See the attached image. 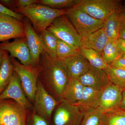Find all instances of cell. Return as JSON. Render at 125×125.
Here are the masks:
<instances>
[{"instance_id": "obj_1", "label": "cell", "mask_w": 125, "mask_h": 125, "mask_svg": "<svg viewBox=\"0 0 125 125\" xmlns=\"http://www.w3.org/2000/svg\"><path fill=\"white\" fill-rule=\"evenodd\" d=\"M39 79L47 92L58 102L63 99L70 76L63 60L51 57L46 52L41 54Z\"/></svg>"}, {"instance_id": "obj_2", "label": "cell", "mask_w": 125, "mask_h": 125, "mask_svg": "<svg viewBox=\"0 0 125 125\" xmlns=\"http://www.w3.org/2000/svg\"><path fill=\"white\" fill-rule=\"evenodd\" d=\"M66 10L52 9L37 3L26 7L16 8L13 11L28 18L36 33L39 34L47 29L56 18L65 14Z\"/></svg>"}, {"instance_id": "obj_3", "label": "cell", "mask_w": 125, "mask_h": 125, "mask_svg": "<svg viewBox=\"0 0 125 125\" xmlns=\"http://www.w3.org/2000/svg\"><path fill=\"white\" fill-rule=\"evenodd\" d=\"M10 59L13 65L14 70L19 78L25 95L33 104L40 74V67L24 65L15 58L10 57Z\"/></svg>"}, {"instance_id": "obj_4", "label": "cell", "mask_w": 125, "mask_h": 125, "mask_svg": "<svg viewBox=\"0 0 125 125\" xmlns=\"http://www.w3.org/2000/svg\"><path fill=\"white\" fill-rule=\"evenodd\" d=\"M75 6L94 19L103 21L122 7L118 0H81Z\"/></svg>"}, {"instance_id": "obj_5", "label": "cell", "mask_w": 125, "mask_h": 125, "mask_svg": "<svg viewBox=\"0 0 125 125\" xmlns=\"http://www.w3.org/2000/svg\"><path fill=\"white\" fill-rule=\"evenodd\" d=\"M65 15L81 37L103 27L104 21L94 19L76 6L67 9Z\"/></svg>"}, {"instance_id": "obj_6", "label": "cell", "mask_w": 125, "mask_h": 125, "mask_svg": "<svg viewBox=\"0 0 125 125\" xmlns=\"http://www.w3.org/2000/svg\"><path fill=\"white\" fill-rule=\"evenodd\" d=\"M47 30L57 38L80 48L81 37L65 14L56 18Z\"/></svg>"}, {"instance_id": "obj_7", "label": "cell", "mask_w": 125, "mask_h": 125, "mask_svg": "<svg viewBox=\"0 0 125 125\" xmlns=\"http://www.w3.org/2000/svg\"><path fill=\"white\" fill-rule=\"evenodd\" d=\"M30 111L13 100H0V125H28Z\"/></svg>"}, {"instance_id": "obj_8", "label": "cell", "mask_w": 125, "mask_h": 125, "mask_svg": "<svg viewBox=\"0 0 125 125\" xmlns=\"http://www.w3.org/2000/svg\"><path fill=\"white\" fill-rule=\"evenodd\" d=\"M84 114L78 106L62 99L52 114V125H80Z\"/></svg>"}, {"instance_id": "obj_9", "label": "cell", "mask_w": 125, "mask_h": 125, "mask_svg": "<svg viewBox=\"0 0 125 125\" xmlns=\"http://www.w3.org/2000/svg\"><path fill=\"white\" fill-rule=\"evenodd\" d=\"M58 103L47 92L39 78L33 104L34 111L50 122Z\"/></svg>"}, {"instance_id": "obj_10", "label": "cell", "mask_w": 125, "mask_h": 125, "mask_svg": "<svg viewBox=\"0 0 125 125\" xmlns=\"http://www.w3.org/2000/svg\"><path fill=\"white\" fill-rule=\"evenodd\" d=\"M13 100L24 109L32 111L33 104L27 98L18 75L14 71L10 81L4 92L0 94V100Z\"/></svg>"}, {"instance_id": "obj_11", "label": "cell", "mask_w": 125, "mask_h": 125, "mask_svg": "<svg viewBox=\"0 0 125 125\" xmlns=\"http://www.w3.org/2000/svg\"><path fill=\"white\" fill-rule=\"evenodd\" d=\"M0 48L9 52L10 57L17 58L22 64L32 66V58L25 37L15 39L13 42H2L0 43Z\"/></svg>"}, {"instance_id": "obj_12", "label": "cell", "mask_w": 125, "mask_h": 125, "mask_svg": "<svg viewBox=\"0 0 125 125\" xmlns=\"http://www.w3.org/2000/svg\"><path fill=\"white\" fill-rule=\"evenodd\" d=\"M23 22L24 25L25 34L27 45L31 54L32 66L39 67L40 55L44 51L42 40L39 34L34 29L30 21L24 17Z\"/></svg>"}, {"instance_id": "obj_13", "label": "cell", "mask_w": 125, "mask_h": 125, "mask_svg": "<svg viewBox=\"0 0 125 125\" xmlns=\"http://www.w3.org/2000/svg\"><path fill=\"white\" fill-rule=\"evenodd\" d=\"M25 37L24 25L21 21L0 13V42Z\"/></svg>"}, {"instance_id": "obj_14", "label": "cell", "mask_w": 125, "mask_h": 125, "mask_svg": "<svg viewBox=\"0 0 125 125\" xmlns=\"http://www.w3.org/2000/svg\"><path fill=\"white\" fill-rule=\"evenodd\" d=\"M123 90L110 82L102 91L98 108L105 113L120 108Z\"/></svg>"}, {"instance_id": "obj_15", "label": "cell", "mask_w": 125, "mask_h": 125, "mask_svg": "<svg viewBox=\"0 0 125 125\" xmlns=\"http://www.w3.org/2000/svg\"><path fill=\"white\" fill-rule=\"evenodd\" d=\"M84 87L102 91L110 83L104 70L90 66L89 69L79 78Z\"/></svg>"}, {"instance_id": "obj_16", "label": "cell", "mask_w": 125, "mask_h": 125, "mask_svg": "<svg viewBox=\"0 0 125 125\" xmlns=\"http://www.w3.org/2000/svg\"><path fill=\"white\" fill-rule=\"evenodd\" d=\"M70 78H79L85 73L90 67L89 62L81 54L64 59Z\"/></svg>"}, {"instance_id": "obj_17", "label": "cell", "mask_w": 125, "mask_h": 125, "mask_svg": "<svg viewBox=\"0 0 125 125\" xmlns=\"http://www.w3.org/2000/svg\"><path fill=\"white\" fill-rule=\"evenodd\" d=\"M109 41L103 28L81 37L80 47L95 50L100 53Z\"/></svg>"}, {"instance_id": "obj_18", "label": "cell", "mask_w": 125, "mask_h": 125, "mask_svg": "<svg viewBox=\"0 0 125 125\" xmlns=\"http://www.w3.org/2000/svg\"><path fill=\"white\" fill-rule=\"evenodd\" d=\"M102 91L84 87L82 98L77 106L84 113L97 108Z\"/></svg>"}, {"instance_id": "obj_19", "label": "cell", "mask_w": 125, "mask_h": 125, "mask_svg": "<svg viewBox=\"0 0 125 125\" xmlns=\"http://www.w3.org/2000/svg\"><path fill=\"white\" fill-rule=\"evenodd\" d=\"M84 87L78 78H70L62 99L72 105L78 106L82 98Z\"/></svg>"}, {"instance_id": "obj_20", "label": "cell", "mask_w": 125, "mask_h": 125, "mask_svg": "<svg viewBox=\"0 0 125 125\" xmlns=\"http://www.w3.org/2000/svg\"><path fill=\"white\" fill-rule=\"evenodd\" d=\"M8 52L3 51L0 67V94L5 89L11 79L14 71V66Z\"/></svg>"}, {"instance_id": "obj_21", "label": "cell", "mask_w": 125, "mask_h": 125, "mask_svg": "<svg viewBox=\"0 0 125 125\" xmlns=\"http://www.w3.org/2000/svg\"><path fill=\"white\" fill-rule=\"evenodd\" d=\"M121 9L115 11L104 21L103 28L110 41H116L119 39V18Z\"/></svg>"}, {"instance_id": "obj_22", "label": "cell", "mask_w": 125, "mask_h": 125, "mask_svg": "<svg viewBox=\"0 0 125 125\" xmlns=\"http://www.w3.org/2000/svg\"><path fill=\"white\" fill-rule=\"evenodd\" d=\"M81 52L91 66L104 70L108 65L105 62L101 53L91 49L80 48Z\"/></svg>"}, {"instance_id": "obj_23", "label": "cell", "mask_w": 125, "mask_h": 125, "mask_svg": "<svg viewBox=\"0 0 125 125\" xmlns=\"http://www.w3.org/2000/svg\"><path fill=\"white\" fill-rule=\"evenodd\" d=\"M44 47V51L52 58H57V38L52 33L46 30L39 33Z\"/></svg>"}, {"instance_id": "obj_24", "label": "cell", "mask_w": 125, "mask_h": 125, "mask_svg": "<svg viewBox=\"0 0 125 125\" xmlns=\"http://www.w3.org/2000/svg\"><path fill=\"white\" fill-rule=\"evenodd\" d=\"M104 113L97 108L84 113L80 125H104Z\"/></svg>"}, {"instance_id": "obj_25", "label": "cell", "mask_w": 125, "mask_h": 125, "mask_svg": "<svg viewBox=\"0 0 125 125\" xmlns=\"http://www.w3.org/2000/svg\"><path fill=\"white\" fill-rule=\"evenodd\" d=\"M107 74L109 81L122 89H125V70L116 69L108 65L104 70Z\"/></svg>"}, {"instance_id": "obj_26", "label": "cell", "mask_w": 125, "mask_h": 125, "mask_svg": "<svg viewBox=\"0 0 125 125\" xmlns=\"http://www.w3.org/2000/svg\"><path fill=\"white\" fill-rule=\"evenodd\" d=\"M80 48H76L67 43L57 38V58L62 60L76 55L80 52Z\"/></svg>"}, {"instance_id": "obj_27", "label": "cell", "mask_w": 125, "mask_h": 125, "mask_svg": "<svg viewBox=\"0 0 125 125\" xmlns=\"http://www.w3.org/2000/svg\"><path fill=\"white\" fill-rule=\"evenodd\" d=\"M104 125H125V111L118 108L105 113Z\"/></svg>"}, {"instance_id": "obj_28", "label": "cell", "mask_w": 125, "mask_h": 125, "mask_svg": "<svg viewBox=\"0 0 125 125\" xmlns=\"http://www.w3.org/2000/svg\"><path fill=\"white\" fill-rule=\"evenodd\" d=\"M116 41L109 40L103 49L101 54L108 65L121 56L118 52Z\"/></svg>"}, {"instance_id": "obj_29", "label": "cell", "mask_w": 125, "mask_h": 125, "mask_svg": "<svg viewBox=\"0 0 125 125\" xmlns=\"http://www.w3.org/2000/svg\"><path fill=\"white\" fill-rule=\"evenodd\" d=\"M81 0H38V4L55 9L66 10L76 6Z\"/></svg>"}, {"instance_id": "obj_30", "label": "cell", "mask_w": 125, "mask_h": 125, "mask_svg": "<svg viewBox=\"0 0 125 125\" xmlns=\"http://www.w3.org/2000/svg\"><path fill=\"white\" fill-rule=\"evenodd\" d=\"M28 125H51L50 122L38 115L33 109L30 111L28 119Z\"/></svg>"}, {"instance_id": "obj_31", "label": "cell", "mask_w": 125, "mask_h": 125, "mask_svg": "<svg viewBox=\"0 0 125 125\" xmlns=\"http://www.w3.org/2000/svg\"><path fill=\"white\" fill-rule=\"evenodd\" d=\"M0 13L10 16L21 21H23V19L24 17L21 14L11 10L1 3H0Z\"/></svg>"}, {"instance_id": "obj_32", "label": "cell", "mask_w": 125, "mask_h": 125, "mask_svg": "<svg viewBox=\"0 0 125 125\" xmlns=\"http://www.w3.org/2000/svg\"><path fill=\"white\" fill-rule=\"evenodd\" d=\"M120 21V30L119 39L125 40V15L121 10L119 18Z\"/></svg>"}, {"instance_id": "obj_33", "label": "cell", "mask_w": 125, "mask_h": 125, "mask_svg": "<svg viewBox=\"0 0 125 125\" xmlns=\"http://www.w3.org/2000/svg\"><path fill=\"white\" fill-rule=\"evenodd\" d=\"M38 0H15V9L23 8L37 3Z\"/></svg>"}, {"instance_id": "obj_34", "label": "cell", "mask_w": 125, "mask_h": 125, "mask_svg": "<svg viewBox=\"0 0 125 125\" xmlns=\"http://www.w3.org/2000/svg\"><path fill=\"white\" fill-rule=\"evenodd\" d=\"M109 65L114 68L125 70V58L121 56Z\"/></svg>"}, {"instance_id": "obj_35", "label": "cell", "mask_w": 125, "mask_h": 125, "mask_svg": "<svg viewBox=\"0 0 125 125\" xmlns=\"http://www.w3.org/2000/svg\"><path fill=\"white\" fill-rule=\"evenodd\" d=\"M116 43L119 54L122 56L125 54V40L118 39Z\"/></svg>"}, {"instance_id": "obj_36", "label": "cell", "mask_w": 125, "mask_h": 125, "mask_svg": "<svg viewBox=\"0 0 125 125\" xmlns=\"http://www.w3.org/2000/svg\"><path fill=\"white\" fill-rule=\"evenodd\" d=\"M120 108L125 111V89L122 92V99Z\"/></svg>"}, {"instance_id": "obj_37", "label": "cell", "mask_w": 125, "mask_h": 125, "mask_svg": "<svg viewBox=\"0 0 125 125\" xmlns=\"http://www.w3.org/2000/svg\"><path fill=\"white\" fill-rule=\"evenodd\" d=\"M2 53H3V50L0 48V67L1 61H2Z\"/></svg>"}, {"instance_id": "obj_38", "label": "cell", "mask_w": 125, "mask_h": 125, "mask_svg": "<svg viewBox=\"0 0 125 125\" xmlns=\"http://www.w3.org/2000/svg\"><path fill=\"white\" fill-rule=\"evenodd\" d=\"M121 11L125 15V8L123 9V8L122 7Z\"/></svg>"}, {"instance_id": "obj_39", "label": "cell", "mask_w": 125, "mask_h": 125, "mask_svg": "<svg viewBox=\"0 0 125 125\" xmlns=\"http://www.w3.org/2000/svg\"><path fill=\"white\" fill-rule=\"evenodd\" d=\"M122 56L124 58H125V54H124V55H123Z\"/></svg>"}]
</instances>
